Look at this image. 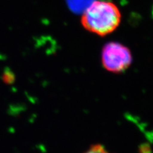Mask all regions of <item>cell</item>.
<instances>
[{"label": "cell", "instance_id": "1", "mask_svg": "<svg viewBox=\"0 0 153 153\" xmlns=\"http://www.w3.org/2000/svg\"><path fill=\"white\" fill-rule=\"evenodd\" d=\"M121 14L115 4L95 1L82 13L81 22L86 30L100 36L114 32L120 25Z\"/></svg>", "mask_w": 153, "mask_h": 153}, {"label": "cell", "instance_id": "2", "mask_svg": "<svg viewBox=\"0 0 153 153\" xmlns=\"http://www.w3.org/2000/svg\"><path fill=\"white\" fill-rule=\"evenodd\" d=\"M103 67L108 72L120 73L131 65L133 56L128 48L118 42H109L103 47L101 52Z\"/></svg>", "mask_w": 153, "mask_h": 153}, {"label": "cell", "instance_id": "3", "mask_svg": "<svg viewBox=\"0 0 153 153\" xmlns=\"http://www.w3.org/2000/svg\"><path fill=\"white\" fill-rule=\"evenodd\" d=\"M94 1L95 0H66L70 10L76 14H82Z\"/></svg>", "mask_w": 153, "mask_h": 153}, {"label": "cell", "instance_id": "4", "mask_svg": "<svg viewBox=\"0 0 153 153\" xmlns=\"http://www.w3.org/2000/svg\"><path fill=\"white\" fill-rule=\"evenodd\" d=\"M83 153H110L102 145H93Z\"/></svg>", "mask_w": 153, "mask_h": 153}]
</instances>
